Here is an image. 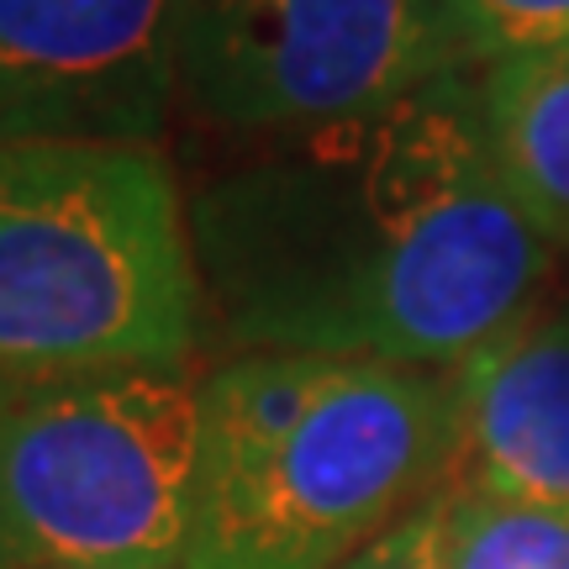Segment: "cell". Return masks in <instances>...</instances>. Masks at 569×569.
I'll list each match as a JSON object with an SVG mask.
<instances>
[{
	"mask_svg": "<svg viewBox=\"0 0 569 569\" xmlns=\"http://www.w3.org/2000/svg\"><path fill=\"white\" fill-rule=\"evenodd\" d=\"M184 201L206 317L248 353L459 369L528 317L553 269L459 69L264 138Z\"/></svg>",
	"mask_w": 569,
	"mask_h": 569,
	"instance_id": "6da1fadb",
	"label": "cell"
},
{
	"mask_svg": "<svg viewBox=\"0 0 569 569\" xmlns=\"http://www.w3.org/2000/svg\"><path fill=\"white\" fill-rule=\"evenodd\" d=\"M448 459L453 369L238 353L201 375L180 569H343L443 490Z\"/></svg>",
	"mask_w": 569,
	"mask_h": 569,
	"instance_id": "7a4b0ae2",
	"label": "cell"
},
{
	"mask_svg": "<svg viewBox=\"0 0 569 569\" xmlns=\"http://www.w3.org/2000/svg\"><path fill=\"white\" fill-rule=\"evenodd\" d=\"M201 322L190 201L159 142L0 148V369H174Z\"/></svg>",
	"mask_w": 569,
	"mask_h": 569,
	"instance_id": "3957f363",
	"label": "cell"
},
{
	"mask_svg": "<svg viewBox=\"0 0 569 569\" xmlns=\"http://www.w3.org/2000/svg\"><path fill=\"white\" fill-rule=\"evenodd\" d=\"M201 375L0 369V569H180Z\"/></svg>",
	"mask_w": 569,
	"mask_h": 569,
	"instance_id": "277c9868",
	"label": "cell"
},
{
	"mask_svg": "<svg viewBox=\"0 0 569 569\" xmlns=\"http://www.w3.org/2000/svg\"><path fill=\"white\" fill-rule=\"evenodd\" d=\"M448 0H190L180 101L248 138H284L407 101L453 74Z\"/></svg>",
	"mask_w": 569,
	"mask_h": 569,
	"instance_id": "5b68a950",
	"label": "cell"
},
{
	"mask_svg": "<svg viewBox=\"0 0 569 569\" xmlns=\"http://www.w3.org/2000/svg\"><path fill=\"white\" fill-rule=\"evenodd\" d=\"M190 0H0L6 142H159Z\"/></svg>",
	"mask_w": 569,
	"mask_h": 569,
	"instance_id": "8992f818",
	"label": "cell"
},
{
	"mask_svg": "<svg viewBox=\"0 0 569 569\" xmlns=\"http://www.w3.org/2000/svg\"><path fill=\"white\" fill-rule=\"evenodd\" d=\"M443 486L569 507V306L522 317L453 369Z\"/></svg>",
	"mask_w": 569,
	"mask_h": 569,
	"instance_id": "52a82bcc",
	"label": "cell"
},
{
	"mask_svg": "<svg viewBox=\"0 0 569 569\" xmlns=\"http://www.w3.org/2000/svg\"><path fill=\"white\" fill-rule=\"evenodd\" d=\"M475 106L511 201L553 253L569 248V42L490 63Z\"/></svg>",
	"mask_w": 569,
	"mask_h": 569,
	"instance_id": "ba28073f",
	"label": "cell"
},
{
	"mask_svg": "<svg viewBox=\"0 0 569 569\" xmlns=\"http://www.w3.org/2000/svg\"><path fill=\"white\" fill-rule=\"evenodd\" d=\"M443 569H569V507L507 490L443 486Z\"/></svg>",
	"mask_w": 569,
	"mask_h": 569,
	"instance_id": "9c48e42d",
	"label": "cell"
},
{
	"mask_svg": "<svg viewBox=\"0 0 569 569\" xmlns=\"http://www.w3.org/2000/svg\"><path fill=\"white\" fill-rule=\"evenodd\" d=\"M448 42L459 69L569 42V0H448Z\"/></svg>",
	"mask_w": 569,
	"mask_h": 569,
	"instance_id": "30bf717a",
	"label": "cell"
},
{
	"mask_svg": "<svg viewBox=\"0 0 569 569\" xmlns=\"http://www.w3.org/2000/svg\"><path fill=\"white\" fill-rule=\"evenodd\" d=\"M438 532H443V501L432 496L417 511H407L390 532H380L369 549L353 553L343 569H443Z\"/></svg>",
	"mask_w": 569,
	"mask_h": 569,
	"instance_id": "8fae6325",
	"label": "cell"
},
{
	"mask_svg": "<svg viewBox=\"0 0 569 569\" xmlns=\"http://www.w3.org/2000/svg\"><path fill=\"white\" fill-rule=\"evenodd\" d=\"M101 569H148V565H101Z\"/></svg>",
	"mask_w": 569,
	"mask_h": 569,
	"instance_id": "7c38bea8",
	"label": "cell"
}]
</instances>
